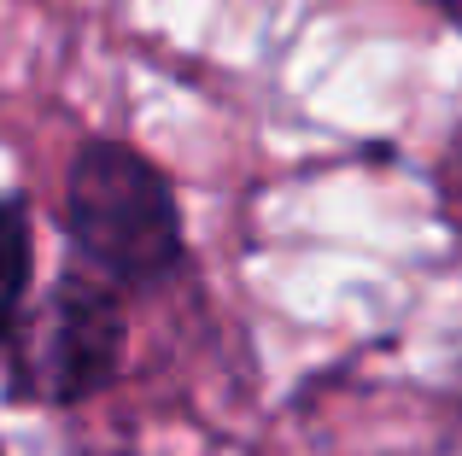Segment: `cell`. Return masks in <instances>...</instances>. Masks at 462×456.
<instances>
[{"label":"cell","mask_w":462,"mask_h":456,"mask_svg":"<svg viewBox=\"0 0 462 456\" xmlns=\"http://www.w3.org/2000/svg\"><path fill=\"white\" fill-rule=\"evenodd\" d=\"M65 240L77 269L112 281L117 293H152L188 269V228L170 176L129 141H82L65 170Z\"/></svg>","instance_id":"obj_1"},{"label":"cell","mask_w":462,"mask_h":456,"mask_svg":"<svg viewBox=\"0 0 462 456\" xmlns=\"http://www.w3.org/2000/svg\"><path fill=\"white\" fill-rule=\"evenodd\" d=\"M129 357L124 293L88 269H65L30 298L6 345V398L42 410H77L117 387Z\"/></svg>","instance_id":"obj_2"},{"label":"cell","mask_w":462,"mask_h":456,"mask_svg":"<svg viewBox=\"0 0 462 456\" xmlns=\"http://www.w3.org/2000/svg\"><path fill=\"white\" fill-rule=\"evenodd\" d=\"M35 287V211L30 194L6 187L0 194V351L12 345L23 310H30Z\"/></svg>","instance_id":"obj_3"},{"label":"cell","mask_w":462,"mask_h":456,"mask_svg":"<svg viewBox=\"0 0 462 456\" xmlns=\"http://www.w3.org/2000/svg\"><path fill=\"white\" fill-rule=\"evenodd\" d=\"M439 194H445V205H451V217L462 223V123L451 129V141H445V152H439Z\"/></svg>","instance_id":"obj_4"},{"label":"cell","mask_w":462,"mask_h":456,"mask_svg":"<svg viewBox=\"0 0 462 456\" xmlns=\"http://www.w3.org/2000/svg\"><path fill=\"white\" fill-rule=\"evenodd\" d=\"M428 6H439V12H462V0H428Z\"/></svg>","instance_id":"obj_5"},{"label":"cell","mask_w":462,"mask_h":456,"mask_svg":"<svg viewBox=\"0 0 462 456\" xmlns=\"http://www.w3.org/2000/svg\"><path fill=\"white\" fill-rule=\"evenodd\" d=\"M0 456H6V451H0Z\"/></svg>","instance_id":"obj_6"}]
</instances>
